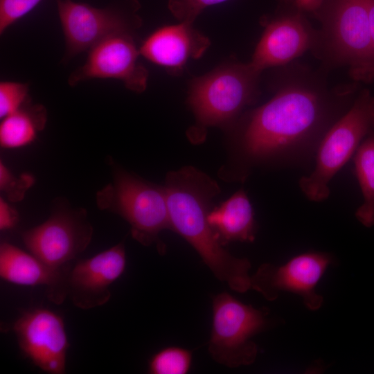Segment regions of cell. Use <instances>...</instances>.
I'll use <instances>...</instances> for the list:
<instances>
[{
    "mask_svg": "<svg viewBox=\"0 0 374 374\" xmlns=\"http://www.w3.org/2000/svg\"><path fill=\"white\" fill-rule=\"evenodd\" d=\"M34 181L33 177L29 174L25 173L18 177L13 175L1 161L0 188L10 202H15L23 199Z\"/></svg>",
    "mask_w": 374,
    "mask_h": 374,
    "instance_id": "obj_22",
    "label": "cell"
},
{
    "mask_svg": "<svg viewBox=\"0 0 374 374\" xmlns=\"http://www.w3.org/2000/svg\"><path fill=\"white\" fill-rule=\"evenodd\" d=\"M330 262L331 257L326 253L309 252L292 258L283 265L265 263L251 276V289L268 301L276 299L281 291L292 292L303 298L308 309L316 310L323 299L315 287Z\"/></svg>",
    "mask_w": 374,
    "mask_h": 374,
    "instance_id": "obj_11",
    "label": "cell"
},
{
    "mask_svg": "<svg viewBox=\"0 0 374 374\" xmlns=\"http://www.w3.org/2000/svg\"><path fill=\"white\" fill-rule=\"evenodd\" d=\"M133 35H113L93 46L88 51L84 63L70 74L68 84L75 87L90 79L112 78L122 81L132 91H145L148 71L139 62L140 51Z\"/></svg>",
    "mask_w": 374,
    "mask_h": 374,
    "instance_id": "obj_10",
    "label": "cell"
},
{
    "mask_svg": "<svg viewBox=\"0 0 374 374\" xmlns=\"http://www.w3.org/2000/svg\"><path fill=\"white\" fill-rule=\"evenodd\" d=\"M353 161L363 196L355 217L364 226L371 227L374 225V133L361 143L354 154Z\"/></svg>",
    "mask_w": 374,
    "mask_h": 374,
    "instance_id": "obj_19",
    "label": "cell"
},
{
    "mask_svg": "<svg viewBox=\"0 0 374 374\" xmlns=\"http://www.w3.org/2000/svg\"><path fill=\"white\" fill-rule=\"evenodd\" d=\"M42 0H0V34L27 15Z\"/></svg>",
    "mask_w": 374,
    "mask_h": 374,
    "instance_id": "obj_23",
    "label": "cell"
},
{
    "mask_svg": "<svg viewBox=\"0 0 374 374\" xmlns=\"http://www.w3.org/2000/svg\"><path fill=\"white\" fill-rule=\"evenodd\" d=\"M102 210L120 215L130 225L132 237L145 246L154 244L165 251L160 233L172 229L163 187H158L123 170H116L114 181L96 194Z\"/></svg>",
    "mask_w": 374,
    "mask_h": 374,
    "instance_id": "obj_6",
    "label": "cell"
},
{
    "mask_svg": "<svg viewBox=\"0 0 374 374\" xmlns=\"http://www.w3.org/2000/svg\"><path fill=\"white\" fill-rule=\"evenodd\" d=\"M212 307L208 350L213 359L229 368L253 364L258 350L251 338L267 325L264 312L226 292L213 297Z\"/></svg>",
    "mask_w": 374,
    "mask_h": 374,
    "instance_id": "obj_8",
    "label": "cell"
},
{
    "mask_svg": "<svg viewBox=\"0 0 374 374\" xmlns=\"http://www.w3.org/2000/svg\"><path fill=\"white\" fill-rule=\"evenodd\" d=\"M71 270V269H70ZM70 270L48 266L31 253L10 243L0 246V276L19 285H44L52 302L61 304L68 296L67 280Z\"/></svg>",
    "mask_w": 374,
    "mask_h": 374,
    "instance_id": "obj_16",
    "label": "cell"
},
{
    "mask_svg": "<svg viewBox=\"0 0 374 374\" xmlns=\"http://www.w3.org/2000/svg\"><path fill=\"white\" fill-rule=\"evenodd\" d=\"M193 24L180 21L158 28L143 41L140 54L168 69H181L189 60L201 57L210 44Z\"/></svg>",
    "mask_w": 374,
    "mask_h": 374,
    "instance_id": "obj_15",
    "label": "cell"
},
{
    "mask_svg": "<svg viewBox=\"0 0 374 374\" xmlns=\"http://www.w3.org/2000/svg\"><path fill=\"white\" fill-rule=\"evenodd\" d=\"M208 220L222 246L231 242H251L255 240L253 211L243 189L238 190L218 207L211 210Z\"/></svg>",
    "mask_w": 374,
    "mask_h": 374,
    "instance_id": "obj_17",
    "label": "cell"
},
{
    "mask_svg": "<svg viewBox=\"0 0 374 374\" xmlns=\"http://www.w3.org/2000/svg\"><path fill=\"white\" fill-rule=\"evenodd\" d=\"M191 362L190 350L171 346L163 348L152 357L148 370L152 374H186Z\"/></svg>",
    "mask_w": 374,
    "mask_h": 374,
    "instance_id": "obj_20",
    "label": "cell"
},
{
    "mask_svg": "<svg viewBox=\"0 0 374 374\" xmlns=\"http://www.w3.org/2000/svg\"><path fill=\"white\" fill-rule=\"evenodd\" d=\"M373 133L374 96L364 89L320 141L314 168L299 181L304 195L315 202L327 199L331 179L354 155L363 140Z\"/></svg>",
    "mask_w": 374,
    "mask_h": 374,
    "instance_id": "obj_4",
    "label": "cell"
},
{
    "mask_svg": "<svg viewBox=\"0 0 374 374\" xmlns=\"http://www.w3.org/2000/svg\"><path fill=\"white\" fill-rule=\"evenodd\" d=\"M229 0H169L168 8L180 21L193 23L208 7Z\"/></svg>",
    "mask_w": 374,
    "mask_h": 374,
    "instance_id": "obj_24",
    "label": "cell"
},
{
    "mask_svg": "<svg viewBox=\"0 0 374 374\" xmlns=\"http://www.w3.org/2000/svg\"><path fill=\"white\" fill-rule=\"evenodd\" d=\"M13 330L20 349L35 366L51 374L65 373L69 344L58 314L47 309L32 310L15 321Z\"/></svg>",
    "mask_w": 374,
    "mask_h": 374,
    "instance_id": "obj_12",
    "label": "cell"
},
{
    "mask_svg": "<svg viewBox=\"0 0 374 374\" xmlns=\"http://www.w3.org/2000/svg\"><path fill=\"white\" fill-rule=\"evenodd\" d=\"M163 188L172 231L194 248L218 280L235 292L250 290L249 260L226 251L208 222L212 199L220 192L215 181L188 166L169 172Z\"/></svg>",
    "mask_w": 374,
    "mask_h": 374,
    "instance_id": "obj_2",
    "label": "cell"
},
{
    "mask_svg": "<svg viewBox=\"0 0 374 374\" xmlns=\"http://www.w3.org/2000/svg\"><path fill=\"white\" fill-rule=\"evenodd\" d=\"M57 7L65 42L64 64L111 35L134 34L141 26L137 0H124L105 8L57 0Z\"/></svg>",
    "mask_w": 374,
    "mask_h": 374,
    "instance_id": "obj_7",
    "label": "cell"
},
{
    "mask_svg": "<svg viewBox=\"0 0 374 374\" xmlns=\"http://www.w3.org/2000/svg\"><path fill=\"white\" fill-rule=\"evenodd\" d=\"M47 121V112L40 104L26 103L19 109L4 117L0 124V145L17 148L32 143Z\"/></svg>",
    "mask_w": 374,
    "mask_h": 374,
    "instance_id": "obj_18",
    "label": "cell"
},
{
    "mask_svg": "<svg viewBox=\"0 0 374 374\" xmlns=\"http://www.w3.org/2000/svg\"><path fill=\"white\" fill-rule=\"evenodd\" d=\"M293 5L302 12L315 13L321 6L324 0H292Z\"/></svg>",
    "mask_w": 374,
    "mask_h": 374,
    "instance_id": "obj_26",
    "label": "cell"
},
{
    "mask_svg": "<svg viewBox=\"0 0 374 374\" xmlns=\"http://www.w3.org/2000/svg\"><path fill=\"white\" fill-rule=\"evenodd\" d=\"M27 83L13 81L0 82V118L14 113L30 100Z\"/></svg>",
    "mask_w": 374,
    "mask_h": 374,
    "instance_id": "obj_21",
    "label": "cell"
},
{
    "mask_svg": "<svg viewBox=\"0 0 374 374\" xmlns=\"http://www.w3.org/2000/svg\"><path fill=\"white\" fill-rule=\"evenodd\" d=\"M19 221V215L4 199L0 198V229L5 231L14 228Z\"/></svg>",
    "mask_w": 374,
    "mask_h": 374,
    "instance_id": "obj_25",
    "label": "cell"
},
{
    "mask_svg": "<svg viewBox=\"0 0 374 374\" xmlns=\"http://www.w3.org/2000/svg\"><path fill=\"white\" fill-rule=\"evenodd\" d=\"M314 14L321 23L315 55L327 64L348 66L355 80H374L368 0H324Z\"/></svg>",
    "mask_w": 374,
    "mask_h": 374,
    "instance_id": "obj_3",
    "label": "cell"
},
{
    "mask_svg": "<svg viewBox=\"0 0 374 374\" xmlns=\"http://www.w3.org/2000/svg\"><path fill=\"white\" fill-rule=\"evenodd\" d=\"M371 35L374 49V0H368Z\"/></svg>",
    "mask_w": 374,
    "mask_h": 374,
    "instance_id": "obj_27",
    "label": "cell"
},
{
    "mask_svg": "<svg viewBox=\"0 0 374 374\" xmlns=\"http://www.w3.org/2000/svg\"><path fill=\"white\" fill-rule=\"evenodd\" d=\"M318 36L296 8L293 12L267 20L264 32L250 62L261 72L267 68L283 66L313 49Z\"/></svg>",
    "mask_w": 374,
    "mask_h": 374,
    "instance_id": "obj_13",
    "label": "cell"
},
{
    "mask_svg": "<svg viewBox=\"0 0 374 374\" xmlns=\"http://www.w3.org/2000/svg\"><path fill=\"white\" fill-rule=\"evenodd\" d=\"M93 228L86 211L62 208L55 211L42 224L22 233L30 253L58 270L84 251L89 244Z\"/></svg>",
    "mask_w": 374,
    "mask_h": 374,
    "instance_id": "obj_9",
    "label": "cell"
},
{
    "mask_svg": "<svg viewBox=\"0 0 374 374\" xmlns=\"http://www.w3.org/2000/svg\"><path fill=\"white\" fill-rule=\"evenodd\" d=\"M125 267L123 243L78 261L69 274L68 296L75 307L82 310L103 305L110 299V286L123 274Z\"/></svg>",
    "mask_w": 374,
    "mask_h": 374,
    "instance_id": "obj_14",
    "label": "cell"
},
{
    "mask_svg": "<svg viewBox=\"0 0 374 374\" xmlns=\"http://www.w3.org/2000/svg\"><path fill=\"white\" fill-rule=\"evenodd\" d=\"M260 74L251 62L233 63L194 80L188 98L196 119L191 135L235 120L257 99Z\"/></svg>",
    "mask_w": 374,
    "mask_h": 374,
    "instance_id": "obj_5",
    "label": "cell"
},
{
    "mask_svg": "<svg viewBox=\"0 0 374 374\" xmlns=\"http://www.w3.org/2000/svg\"><path fill=\"white\" fill-rule=\"evenodd\" d=\"M290 69L274 96L244 118L238 139L242 177L256 165L288 167L311 159L353 103L355 87L329 89L309 70Z\"/></svg>",
    "mask_w": 374,
    "mask_h": 374,
    "instance_id": "obj_1",
    "label": "cell"
}]
</instances>
